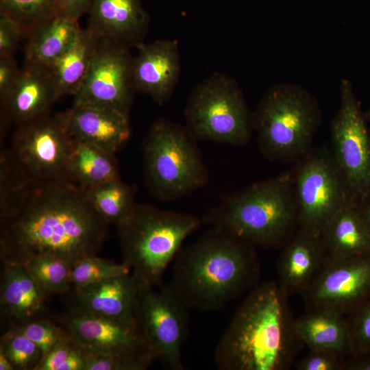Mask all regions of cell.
Here are the masks:
<instances>
[{"instance_id": "6da1fadb", "label": "cell", "mask_w": 370, "mask_h": 370, "mask_svg": "<svg viewBox=\"0 0 370 370\" xmlns=\"http://www.w3.org/2000/svg\"><path fill=\"white\" fill-rule=\"evenodd\" d=\"M108 225L86 189L73 182L37 186L0 221L1 261L24 263L51 254L73 266L85 256L97 255L107 238Z\"/></svg>"}, {"instance_id": "7a4b0ae2", "label": "cell", "mask_w": 370, "mask_h": 370, "mask_svg": "<svg viewBox=\"0 0 370 370\" xmlns=\"http://www.w3.org/2000/svg\"><path fill=\"white\" fill-rule=\"evenodd\" d=\"M288 298L274 281L248 292L217 345V368L291 369L304 344L295 330Z\"/></svg>"}, {"instance_id": "3957f363", "label": "cell", "mask_w": 370, "mask_h": 370, "mask_svg": "<svg viewBox=\"0 0 370 370\" xmlns=\"http://www.w3.org/2000/svg\"><path fill=\"white\" fill-rule=\"evenodd\" d=\"M256 247L216 227L182 247L173 266L170 285L191 309H223L259 284Z\"/></svg>"}, {"instance_id": "277c9868", "label": "cell", "mask_w": 370, "mask_h": 370, "mask_svg": "<svg viewBox=\"0 0 370 370\" xmlns=\"http://www.w3.org/2000/svg\"><path fill=\"white\" fill-rule=\"evenodd\" d=\"M204 221L255 247L282 248L298 228L293 172L255 182L227 196Z\"/></svg>"}, {"instance_id": "5b68a950", "label": "cell", "mask_w": 370, "mask_h": 370, "mask_svg": "<svg viewBox=\"0 0 370 370\" xmlns=\"http://www.w3.org/2000/svg\"><path fill=\"white\" fill-rule=\"evenodd\" d=\"M201 225L194 215L136 203L116 225L122 263L144 284L160 287L184 241Z\"/></svg>"}, {"instance_id": "8992f818", "label": "cell", "mask_w": 370, "mask_h": 370, "mask_svg": "<svg viewBox=\"0 0 370 370\" xmlns=\"http://www.w3.org/2000/svg\"><path fill=\"white\" fill-rule=\"evenodd\" d=\"M321 121L317 98L293 83L271 86L253 112L259 147L273 161L297 162L312 148Z\"/></svg>"}, {"instance_id": "52a82bcc", "label": "cell", "mask_w": 370, "mask_h": 370, "mask_svg": "<svg viewBox=\"0 0 370 370\" xmlns=\"http://www.w3.org/2000/svg\"><path fill=\"white\" fill-rule=\"evenodd\" d=\"M186 127L165 119L151 125L143 145L145 184L161 201L182 198L205 186L206 166Z\"/></svg>"}, {"instance_id": "ba28073f", "label": "cell", "mask_w": 370, "mask_h": 370, "mask_svg": "<svg viewBox=\"0 0 370 370\" xmlns=\"http://www.w3.org/2000/svg\"><path fill=\"white\" fill-rule=\"evenodd\" d=\"M186 128L197 140L243 145L254 132L253 112L232 77L216 73L198 84L184 111Z\"/></svg>"}, {"instance_id": "9c48e42d", "label": "cell", "mask_w": 370, "mask_h": 370, "mask_svg": "<svg viewBox=\"0 0 370 370\" xmlns=\"http://www.w3.org/2000/svg\"><path fill=\"white\" fill-rule=\"evenodd\" d=\"M72 143L62 112L18 125L10 148L3 150L17 173L35 188L70 180Z\"/></svg>"}, {"instance_id": "30bf717a", "label": "cell", "mask_w": 370, "mask_h": 370, "mask_svg": "<svg viewBox=\"0 0 370 370\" xmlns=\"http://www.w3.org/2000/svg\"><path fill=\"white\" fill-rule=\"evenodd\" d=\"M297 162L293 174L298 228L321 234L336 210L354 200L332 152L326 148L312 147Z\"/></svg>"}, {"instance_id": "8fae6325", "label": "cell", "mask_w": 370, "mask_h": 370, "mask_svg": "<svg viewBox=\"0 0 370 370\" xmlns=\"http://www.w3.org/2000/svg\"><path fill=\"white\" fill-rule=\"evenodd\" d=\"M190 310L169 283L158 291L142 284L135 320L156 359L167 369H184L182 352L188 336Z\"/></svg>"}, {"instance_id": "7c38bea8", "label": "cell", "mask_w": 370, "mask_h": 370, "mask_svg": "<svg viewBox=\"0 0 370 370\" xmlns=\"http://www.w3.org/2000/svg\"><path fill=\"white\" fill-rule=\"evenodd\" d=\"M340 103L331 125L333 158L352 199L370 197V130L351 81H340Z\"/></svg>"}, {"instance_id": "4fadbf2b", "label": "cell", "mask_w": 370, "mask_h": 370, "mask_svg": "<svg viewBox=\"0 0 370 370\" xmlns=\"http://www.w3.org/2000/svg\"><path fill=\"white\" fill-rule=\"evenodd\" d=\"M300 295L306 310H326L346 316L370 299V254L328 262Z\"/></svg>"}, {"instance_id": "5bb4252c", "label": "cell", "mask_w": 370, "mask_h": 370, "mask_svg": "<svg viewBox=\"0 0 370 370\" xmlns=\"http://www.w3.org/2000/svg\"><path fill=\"white\" fill-rule=\"evenodd\" d=\"M128 48L100 39L74 103L108 107L129 114L135 92Z\"/></svg>"}, {"instance_id": "9a60e30c", "label": "cell", "mask_w": 370, "mask_h": 370, "mask_svg": "<svg viewBox=\"0 0 370 370\" xmlns=\"http://www.w3.org/2000/svg\"><path fill=\"white\" fill-rule=\"evenodd\" d=\"M58 322L86 354L155 358L136 322L123 321L71 308Z\"/></svg>"}, {"instance_id": "2e32d148", "label": "cell", "mask_w": 370, "mask_h": 370, "mask_svg": "<svg viewBox=\"0 0 370 370\" xmlns=\"http://www.w3.org/2000/svg\"><path fill=\"white\" fill-rule=\"evenodd\" d=\"M136 47L138 53L132 64L134 91L146 94L162 105L171 97L180 73L177 42L164 39Z\"/></svg>"}, {"instance_id": "e0dca14e", "label": "cell", "mask_w": 370, "mask_h": 370, "mask_svg": "<svg viewBox=\"0 0 370 370\" xmlns=\"http://www.w3.org/2000/svg\"><path fill=\"white\" fill-rule=\"evenodd\" d=\"M67 131L73 140L115 153L131 135L129 114L118 110L87 103H74L63 112Z\"/></svg>"}, {"instance_id": "ac0fdd59", "label": "cell", "mask_w": 370, "mask_h": 370, "mask_svg": "<svg viewBox=\"0 0 370 370\" xmlns=\"http://www.w3.org/2000/svg\"><path fill=\"white\" fill-rule=\"evenodd\" d=\"M58 99L49 68L24 64L5 100L1 103V119L18 125L49 114Z\"/></svg>"}, {"instance_id": "d6986e66", "label": "cell", "mask_w": 370, "mask_h": 370, "mask_svg": "<svg viewBox=\"0 0 370 370\" xmlns=\"http://www.w3.org/2000/svg\"><path fill=\"white\" fill-rule=\"evenodd\" d=\"M328 262L320 234L297 228L282 247L277 262L281 291L288 297L301 294Z\"/></svg>"}, {"instance_id": "ffe728a7", "label": "cell", "mask_w": 370, "mask_h": 370, "mask_svg": "<svg viewBox=\"0 0 370 370\" xmlns=\"http://www.w3.org/2000/svg\"><path fill=\"white\" fill-rule=\"evenodd\" d=\"M143 282L131 272L73 291L70 308L136 323L135 310Z\"/></svg>"}, {"instance_id": "44dd1931", "label": "cell", "mask_w": 370, "mask_h": 370, "mask_svg": "<svg viewBox=\"0 0 370 370\" xmlns=\"http://www.w3.org/2000/svg\"><path fill=\"white\" fill-rule=\"evenodd\" d=\"M88 25L100 39L129 48L141 43L148 16L140 0H93Z\"/></svg>"}, {"instance_id": "7402d4cb", "label": "cell", "mask_w": 370, "mask_h": 370, "mask_svg": "<svg viewBox=\"0 0 370 370\" xmlns=\"http://www.w3.org/2000/svg\"><path fill=\"white\" fill-rule=\"evenodd\" d=\"M0 285L1 312L10 325L48 318V297L23 263L1 261Z\"/></svg>"}, {"instance_id": "603a6c76", "label": "cell", "mask_w": 370, "mask_h": 370, "mask_svg": "<svg viewBox=\"0 0 370 370\" xmlns=\"http://www.w3.org/2000/svg\"><path fill=\"white\" fill-rule=\"evenodd\" d=\"M328 262L353 256L370 254V235L359 204H344L331 217L321 232Z\"/></svg>"}, {"instance_id": "cb8c5ba5", "label": "cell", "mask_w": 370, "mask_h": 370, "mask_svg": "<svg viewBox=\"0 0 370 370\" xmlns=\"http://www.w3.org/2000/svg\"><path fill=\"white\" fill-rule=\"evenodd\" d=\"M82 29L78 20L52 16L28 34L24 64L49 68L74 43Z\"/></svg>"}, {"instance_id": "d4e9b609", "label": "cell", "mask_w": 370, "mask_h": 370, "mask_svg": "<svg viewBox=\"0 0 370 370\" xmlns=\"http://www.w3.org/2000/svg\"><path fill=\"white\" fill-rule=\"evenodd\" d=\"M295 326L301 341L309 349H328L345 358L349 356L345 315L326 310H306L295 319Z\"/></svg>"}, {"instance_id": "484cf974", "label": "cell", "mask_w": 370, "mask_h": 370, "mask_svg": "<svg viewBox=\"0 0 370 370\" xmlns=\"http://www.w3.org/2000/svg\"><path fill=\"white\" fill-rule=\"evenodd\" d=\"M99 38L87 27L74 43L49 68L58 99L75 95L82 86L98 47Z\"/></svg>"}, {"instance_id": "4316f807", "label": "cell", "mask_w": 370, "mask_h": 370, "mask_svg": "<svg viewBox=\"0 0 370 370\" xmlns=\"http://www.w3.org/2000/svg\"><path fill=\"white\" fill-rule=\"evenodd\" d=\"M68 173L70 180L84 189L121 178L115 153L73 139Z\"/></svg>"}, {"instance_id": "83f0119b", "label": "cell", "mask_w": 370, "mask_h": 370, "mask_svg": "<svg viewBox=\"0 0 370 370\" xmlns=\"http://www.w3.org/2000/svg\"><path fill=\"white\" fill-rule=\"evenodd\" d=\"M86 191L95 209L109 225L119 224L136 204L135 188L121 178L86 189Z\"/></svg>"}, {"instance_id": "f1b7e54d", "label": "cell", "mask_w": 370, "mask_h": 370, "mask_svg": "<svg viewBox=\"0 0 370 370\" xmlns=\"http://www.w3.org/2000/svg\"><path fill=\"white\" fill-rule=\"evenodd\" d=\"M42 291L47 296L64 294L72 289V265L51 254L39 255L24 263Z\"/></svg>"}, {"instance_id": "f546056e", "label": "cell", "mask_w": 370, "mask_h": 370, "mask_svg": "<svg viewBox=\"0 0 370 370\" xmlns=\"http://www.w3.org/2000/svg\"><path fill=\"white\" fill-rule=\"evenodd\" d=\"M123 263L119 264L97 255L85 256L72 266L71 281L73 291L116 275L130 273Z\"/></svg>"}, {"instance_id": "4dcf8cb0", "label": "cell", "mask_w": 370, "mask_h": 370, "mask_svg": "<svg viewBox=\"0 0 370 370\" xmlns=\"http://www.w3.org/2000/svg\"><path fill=\"white\" fill-rule=\"evenodd\" d=\"M0 349L15 369L36 370L43 358V353L37 345L10 327L1 335Z\"/></svg>"}, {"instance_id": "1f68e13d", "label": "cell", "mask_w": 370, "mask_h": 370, "mask_svg": "<svg viewBox=\"0 0 370 370\" xmlns=\"http://www.w3.org/2000/svg\"><path fill=\"white\" fill-rule=\"evenodd\" d=\"M36 370H86L85 352L64 330Z\"/></svg>"}, {"instance_id": "d6a6232c", "label": "cell", "mask_w": 370, "mask_h": 370, "mask_svg": "<svg viewBox=\"0 0 370 370\" xmlns=\"http://www.w3.org/2000/svg\"><path fill=\"white\" fill-rule=\"evenodd\" d=\"M53 0H0L1 11L15 18L29 34L50 15Z\"/></svg>"}, {"instance_id": "836d02e7", "label": "cell", "mask_w": 370, "mask_h": 370, "mask_svg": "<svg viewBox=\"0 0 370 370\" xmlns=\"http://www.w3.org/2000/svg\"><path fill=\"white\" fill-rule=\"evenodd\" d=\"M349 356L370 352V299L346 316Z\"/></svg>"}, {"instance_id": "e575fe53", "label": "cell", "mask_w": 370, "mask_h": 370, "mask_svg": "<svg viewBox=\"0 0 370 370\" xmlns=\"http://www.w3.org/2000/svg\"><path fill=\"white\" fill-rule=\"evenodd\" d=\"M10 327L19 331L37 345L42 352L43 357L64 334L62 326L49 318L11 324Z\"/></svg>"}, {"instance_id": "d590c367", "label": "cell", "mask_w": 370, "mask_h": 370, "mask_svg": "<svg viewBox=\"0 0 370 370\" xmlns=\"http://www.w3.org/2000/svg\"><path fill=\"white\" fill-rule=\"evenodd\" d=\"M86 355V370H145L156 360L152 356Z\"/></svg>"}, {"instance_id": "8d00e7d4", "label": "cell", "mask_w": 370, "mask_h": 370, "mask_svg": "<svg viewBox=\"0 0 370 370\" xmlns=\"http://www.w3.org/2000/svg\"><path fill=\"white\" fill-rule=\"evenodd\" d=\"M345 359L334 351L310 349L295 367L297 370H341Z\"/></svg>"}, {"instance_id": "74e56055", "label": "cell", "mask_w": 370, "mask_h": 370, "mask_svg": "<svg viewBox=\"0 0 370 370\" xmlns=\"http://www.w3.org/2000/svg\"><path fill=\"white\" fill-rule=\"evenodd\" d=\"M25 34L22 25L15 18L1 11L0 56H12Z\"/></svg>"}, {"instance_id": "f35d334b", "label": "cell", "mask_w": 370, "mask_h": 370, "mask_svg": "<svg viewBox=\"0 0 370 370\" xmlns=\"http://www.w3.org/2000/svg\"><path fill=\"white\" fill-rule=\"evenodd\" d=\"M93 0H53L50 15L63 16L79 20V17L88 12Z\"/></svg>"}, {"instance_id": "ab89813d", "label": "cell", "mask_w": 370, "mask_h": 370, "mask_svg": "<svg viewBox=\"0 0 370 370\" xmlns=\"http://www.w3.org/2000/svg\"><path fill=\"white\" fill-rule=\"evenodd\" d=\"M19 71L13 56H0V103L10 92Z\"/></svg>"}, {"instance_id": "60d3db41", "label": "cell", "mask_w": 370, "mask_h": 370, "mask_svg": "<svg viewBox=\"0 0 370 370\" xmlns=\"http://www.w3.org/2000/svg\"><path fill=\"white\" fill-rule=\"evenodd\" d=\"M341 370H370V352L349 356L343 360Z\"/></svg>"}, {"instance_id": "b9f144b4", "label": "cell", "mask_w": 370, "mask_h": 370, "mask_svg": "<svg viewBox=\"0 0 370 370\" xmlns=\"http://www.w3.org/2000/svg\"><path fill=\"white\" fill-rule=\"evenodd\" d=\"M359 206L363 221L370 235V197L359 204Z\"/></svg>"}, {"instance_id": "7bdbcfd3", "label": "cell", "mask_w": 370, "mask_h": 370, "mask_svg": "<svg viewBox=\"0 0 370 370\" xmlns=\"http://www.w3.org/2000/svg\"><path fill=\"white\" fill-rule=\"evenodd\" d=\"M14 367L4 353V352L0 349V370H14Z\"/></svg>"}, {"instance_id": "ee69618b", "label": "cell", "mask_w": 370, "mask_h": 370, "mask_svg": "<svg viewBox=\"0 0 370 370\" xmlns=\"http://www.w3.org/2000/svg\"><path fill=\"white\" fill-rule=\"evenodd\" d=\"M365 116L370 130V106L369 107L368 110L365 112Z\"/></svg>"}]
</instances>
